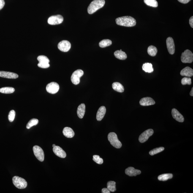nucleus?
<instances>
[{
    "instance_id": "f257e3e1",
    "label": "nucleus",
    "mask_w": 193,
    "mask_h": 193,
    "mask_svg": "<svg viewBox=\"0 0 193 193\" xmlns=\"http://www.w3.org/2000/svg\"><path fill=\"white\" fill-rule=\"evenodd\" d=\"M117 24L119 26L126 27H132L135 26L136 21L132 17L124 16L117 18L115 20Z\"/></svg>"
},
{
    "instance_id": "f03ea898",
    "label": "nucleus",
    "mask_w": 193,
    "mask_h": 193,
    "mask_svg": "<svg viewBox=\"0 0 193 193\" xmlns=\"http://www.w3.org/2000/svg\"><path fill=\"white\" fill-rule=\"evenodd\" d=\"M104 0H94L90 4L87 11L89 14L94 13L99 9L103 7L105 4Z\"/></svg>"
},
{
    "instance_id": "7ed1b4c3",
    "label": "nucleus",
    "mask_w": 193,
    "mask_h": 193,
    "mask_svg": "<svg viewBox=\"0 0 193 193\" xmlns=\"http://www.w3.org/2000/svg\"><path fill=\"white\" fill-rule=\"evenodd\" d=\"M108 139L110 144L117 148H120L122 146L121 142L118 138L115 132H110L108 136Z\"/></svg>"
},
{
    "instance_id": "20e7f679",
    "label": "nucleus",
    "mask_w": 193,
    "mask_h": 193,
    "mask_svg": "<svg viewBox=\"0 0 193 193\" xmlns=\"http://www.w3.org/2000/svg\"><path fill=\"white\" fill-rule=\"evenodd\" d=\"M14 185L19 189H22L27 186V183L24 179L18 176H14L12 179Z\"/></svg>"
},
{
    "instance_id": "39448f33",
    "label": "nucleus",
    "mask_w": 193,
    "mask_h": 193,
    "mask_svg": "<svg viewBox=\"0 0 193 193\" xmlns=\"http://www.w3.org/2000/svg\"><path fill=\"white\" fill-rule=\"evenodd\" d=\"M181 61L183 63H192L193 61V54L192 52L189 50H185L182 54Z\"/></svg>"
},
{
    "instance_id": "423d86ee",
    "label": "nucleus",
    "mask_w": 193,
    "mask_h": 193,
    "mask_svg": "<svg viewBox=\"0 0 193 193\" xmlns=\"http://www.w3.org/2000/svg\"><path fill=\"white\" fill-rule=\"evenodd\" d=\"M84 74V72L81 69H77L74 71L71 77V80L74 85H77L80 83V79Z\"/></svg>"
},
{
    "instance_id": "0eeeda50",
    "label": "nucleus",
    "mask_w": 193,
    "mask_h": 193,
    "mask_svg": "<svg viewBox=\"0 0 193 193\" xmlns=\"http://www.w3.org/2000/svg\"><path fill=\"white\" fill-rule=\"evenodd\" d=\"M37 60L39 62L38 64V66L39 67L42 69H47L50 67V64H49L50 60L47 57L41 55L38 57Z\"/></svg>"
},
{
    "instance_id": "6e6552de",
    "label": "nucleus",
    "mask_w": 193,
    "mask_h": 193,
    "mask_svg": "<svg viewBox=\"0 0 193 193\" xmlns=\"http://www.w3.org/2000/svg\"><path fill=\"white\" fill-rule=\"evenodd\" d=\"M33 151L35 156L41 162H43L45 159V154L42 149L38 145H34L33 148Z\"/></svg>"
},
{
    "instance_id": "1a4fd4ad",
    "label": "nucleus",
    "mask_w": 193,
    "mask_h": 193,
    "mask_svg": "<svg viewBox=\"0 0 193 193\" xmlns=\"http://www.w3.org/2000/svg\"><path fill=\"white\" fill-rule=\"evenodd\" d=\"M63 21V18L62 16L57 15L50 17L48 19V23L50 25H57L62 23Z\"/></svg>"
},
{
    "instance_id": "9d476101",
    "label": "nucleus",
    "mask_w": 193,
    "mask_h": 193,
    "mask_svg": "<svg viewBox=\"0 0 193 193\" xmlns=\"http://www.w3.org/2000/svg\"><path fill=\"white\" fill-rule=\"evenodd\" d=\"M154 131L152 129H150L145 131L141 134L139 137V141L141 143H144L148 140L150 137L153 135Z\"/></svg>"
},
{
    "instance_id": "9b49d317",
    "label": "nucleus",
    "mask_w": 193,
    "mask_h": 193,
    "mask_svg": "<svg viewBox=\"0 0 193 193\" xmlns=\"http://www.w3.org/2000/svg\"><path fill=\"white\" fill-rule=\"evenodd\" d=\"M46 89L49 93L54 94L59 91V86L56 82H52L47 85Z\"/></svg>"
},
{
    "instance_id": "f8f14e48",
    "label": "nucleus",
    "mask_w": 193,
    "mask_h": 193,
    "mask_svg": "<svg viewBox=\"0 0 193 193\" xmlns=\"http://www.w3.org/2000/svg\"><path fill=\"white\" fill-rule=\"evenodd\" d=\"M71 44L69 41L63 40L60 42L58 44V47L59 50L63 52H67L71 48Z\"/></svg>"
},
{
    "instance_id": "ddd939ff",
    "label": "nucleus",
    "mask_w": 193,
    "mask_h": 193,
    "mask_svg": "<svg viewBox=\"0 0 193 193\" xmlns=\"http://www.w3.org/2000/svg\"><path fill=\"white\" fill-rule=\"evenodd\" d=\"M166 45L168 50L171 55H173L175 52L174 42L172 37H169L166 39Z\"/></svg>"
},
{
    "instance_id": "4468645a",
    "label": "nucleus",
    "mask_w": 193,
    "mask_h": 193,
    "mask_svg": "<svg viewBox=\"0 0 193 193\" xmlns=\"http://www.w3.org/2000/svg\"><path fill=\"white\" fill-rule=\"evenodd\" d=\"M172 115L174 119L180 122H183L184 118L183 115L176 109L173 108L172 110Z\"/></svg>"
},
{
    "instance_id": "2eb2a0df",
    "label": "nucleus",
    "mask_w": 193,
    "mask_h": 193,
    "mask_svg": "<svg viewBox=\"0 0 193 193\" xmlns=\"http://www.w3.org/2000/svg\"><path fill=\"white\" fill-rule=\"evenodd\" d=\"M140 104L142 106H149L154 105L155 102L151 97H146L142 98L140 101Z\"/></svg>"
},
{
    "instance_id": "dca6fc26",
    "label": "nucleus",
    "mask_w": 193,
    "mask_h": 193,
    "mask_svg": "<svg viewBox=\"0 0 193 193\" xmlns=\"http://www.w3.org/2000/svg\"><path fill=\"white\" fill-rule=\"evenodd\" d=\"M0 77L9 79H16L18 77V75L14 73L0 71Z\"/></svg>"
},
{
    "instance_id": "f3484780",
    "label": "nucleus",
    "mask_w": 193,
    "mask_h": 193,
    "mask_svg": "<svg viewBox=\"0 0 193 193\" xmlns=\"http://www.w3.org/2000/svg\"><path fill=\"white\" fill-rule=\"evenodd\" d=\"M125 173L129 176H136L141 173V171L136 170L133 167H130L126 169Z\"/></svg>"
},
{
    "instance_id": "a211bd4d",
    "label": "nucleus",
    "mask_w": 193,
    "mask_h": 193,
    "mask_svg": "<svg viewBox=\"0 0 193 193\" xmlns=\"http://www.w3.org/2000/svg\"><path fill=\"white\" fill-rule=\"evenodd\" d=\"M53 151L56 156L62 158H65L66 157V153L61 147L56 146L53 148Z\"/></svg>"
},
{
    "instance_id": "6ab92c4d",
    "label": "nucleus",
    "mask_w": 193,
    "mask_h": 193,
    "mask_svg": "<svg viewBox=\"0 0 193 193\" xmlns=\"http://www.w3.org/2000/svg\"><path fill=\"white\" fill-rule=\"evenodd\" d=\"M106 111V109L104 106L101 107L99 108L96 115V119L98 121H101L103 119L105 115Z\"/></svg>"
},
{
    "instance_id": "aec40b11",
    "label": "nucleus",
    "mask_w": 193,
    "mask_h": 193,
    "mask_svg": "<svg viewBox=\"0 0 193 193\" xmlns=\"http://www.w3.org/2000/svg\"><path fill=\"white\" fill-rule=\"evenodd\" d=\"M180 74L183 76L191 77L193 76V70L190 67H187L182 69Z\"/></svg>"
},
{
    "instance_id": "412c9836",
    "label": "nucleus",
    "mask_w": 193,
    "mask_h": 193,
    "mask_svg": "<svg viewBox=\"0 0 193 193\" xmlns=\"http://www.w3.org/2000/svg\"><path fill=\"white\" fill-rule=\"evenodd\" d=\"M63 135L68 138H72L74 136V132L71 128L69 127H66L63 129Z\"/></svg>"
},
{
    "instance_id": "4be33fe9",
    "label": "nucleus",
    "mask_w": 193,
    "mask_h": 193,
    "mask_svg": "<svg viewBox=\"0 0 193 193\" xmlns=\"http://www.w3.org/2000/svg\"><path fill=\"white\" fill-rule=\"evenodd\" d=\"M85 110V106L84 103H82L79 106L77 110V114L79 118L82 119L84 116Z\"/></svg>"
},
{
    "instance_id": "5701e85b",
    "label": "nucleus",
    "mask_w": 193,
    "mask_h": 193,
    "mask_svg": "<svg viewBox=\"0 0 193 193\" xmlns=\"http://www.w3.org/2000/svg\"><path fill=\"white\" fill-rule=\"evenodd\" d=\"M114 55L115 57L120 60H125L127 58V55L125 52L122 50H116L115 52Z\"/></svg>"
},
{
    "instance_id": "b1692460",
    "label": "nucleus",
    "mask_w": 193,
    "mask_h": 193,
    "mask_svg": "<svg viewBox=\"0 0 193 193\" xmlns=\"http://www.w3.org/2000/svg\"><path fill=\"white\" fill-rule=\"evenodd\" d=\"M112 87L114 90L118 92L122 93L124 91V87L119 82H114L112 84Z\"/></svg>"
},
{
    "instance_id": "393cba45",
    "label": "nucleus",
    "mask_w": 193,
    "mask_h": 193,
    "mask_svg": "<svg viewBox=\"0 0 193 193\" xmlns=\"http://www.w3.org/2000/svg\"><path fill=\"white\" fill-rule=\"evenodd\" d=\"M142 69L145 72L151 73L153 72L154 69L152 67V65L151 63H146L142 66Z\"/></svg>"
},
{
    "instance_id": "a878e982",
    "label": "nucleus",
    "mask_w": 193,
    "mask_h": 193,
    "mask_svg": "<svg viewBox=\"0 0 193 193\" xmlns=\"http://www.w3.org/2000/svg\"><path fill=\"white\" fill-rule=\"evenodd\" d=\"M173 178V175L171 173H166L161 175L158 176V179L159 181H166Z\"/></svg>"
},
{
    "instance_id": "bb28decb",
    "label": "nucleus",
    "mask_w": 193,
    "mask_h": 193,
    "mask_svg": "<svg viewBox=\"0 0 193 193\" xmlns=\"http://www.w3.org/2000/svg\"><path fill=\"white\" fill-rule=\"evenodd\" d=\"M148 54L150 56L154 57L156 56L157 53V50L156 47L153 45H150L148 49Z\"/></svg>"
},
{
    "instance_id": "cd10ccee",
    "label": "nucleus",
    "mask_w": 193,
    "mask_h": 193,
    "mask_svg": "<svg viewBox=\"0 0 193 193\" xmlns=\"http://www.w3.org/2000/svg\"><path fill=\"white\" fill-rule=\"evenodd\" d=\"M15 91V88L11 87H5L0 89V92L4 94H10Z\"/></svg>"
},
{
    "instance_id": "c85d7f7f",
    "label": "nucleus",
    "mask_w": 193,
    "mask_h": 193,
    "mask_svg": "<svg viewBox=\"0 0 193 193\" xmlns=\"http://www.w3.org/2000/svg\"><path fill=\"white\" fill-rule=\"evenodd\" d=\"M116 183L113 181H110L107 183V188L110 192H114L116 190Z\"/></svg>"
},
{
    "instance_id": "c756f323",
    "label": "nucleus",
    "mask_w": 193,
    "mask_h": 193,
    "mask_svg": "<svg viewBox=\"0 0 193 193\" xmlns=\"http://www.w3.org/2000/svg\"><path fill=\"white\" fill-rule=\"evenodd\" d=\"M112 42L110 39H104L101 41L99 43V47L101 48H105V47L109 46L112 45Z\"/></svg>"
},
{
    "instance_id": "7c9ffc66",
    "label": "nucleus",
    "mask_w": 193,
    "mask_h": 193,
    "mask_svg": "<svg viewBox=\"0 0 193 193\" xmlns=\"http://www.w3.org/2000/svg\"><path fill=\"white\" fill-rule=\"evenodd\" d=\"M144 2L148 6L153 7H157L158 6L156 0H144Z\"/></svg>"
},
{
    "instance_id": "2f4dec72",
    "label": "nucleus",
    "mask_w": 193,
    "mask_h": 193,
    "mask_svg": "<svg viewBox=\"0 0 193 193\" xmlns=\"http://www.w3.org/2000/svg\"><path fill=\"white\" fill-rule=\"evenodd\" d=\"M38 122V120L36 119V118H33V119L30 120L29 122H28L26 128L27 129H29L32 127L37 125Z\"/></svg>"
},
{
    "instance_id": "473e14b6",
    "label": "nucleus",
    "mask_w": 193,
    "mask_h": 193,
    "mask_svg": "<svg viewBox=\"0 0 193 193\" xmlns=\"http://www.w3.org/2000/svg\"><path fill=\"white\" fill-rule=\"evenodd\" d=\"M164 149V147H160V148H155L150 151L149 154L150 155L153 156L163 151Z\"/></svg>"
},
{
    "instance_id": "72a5a7b5",
    "label": "nucleus",
    "mask_w": 193,
    "mask_h": 193,
    "mask_svg": "<svg viewBox=\"0 0 193 193\" xmlns=\"http://www.w3.org/2000/svg\"><path fill=\"white\" fill-rule=\"evenodd\" d=\"M93 160L96 164H102L103 162V159L100 158L99 156L96 155L93 156Z\"/></svg>"
},
{
    "instance_id": "f704fd0d",
    "label": "nucleus",
    "mask_w": 193,
    "mask_h": 193,
    "mask_svg": "<svg viewBox=\"0 0 193 193\" xmlns=\"http://www.w3.org/2000/svg\"><path fill=\"white\" fill-rule=\"evenodd\" d=\"M15 110H12L9 112L8 118L10 122H12L13 121L15 118Z\"/></svg>"
},
{
    "instance_id": "c9c22d12",
    "label": "nucleus",
    "mask_w": 193,
    "mask_h": 193,
    "mask_svg": "<svg viewBox=\"0 0 193 193\" xmlns=\"http://www.w3.org/2000/svg\"><path fill=\"white\" fill-rule=\"evenodd\" d=\"M181 83L183 85H191V79L190 78H187V77H184V78L182 79Z\"/></svg>"
},
{
    "instance_id": "e433bc0d",
    "label": "nucleus",
    "mask_w": 193,
    "mask_h": 193,
    "mask_svg": "<svg viewBox=\"0 0 193 193\" xmlns=\"http://www.w3.org/2000/svg\"><path fill=\"white\" fill-rule=\"evenodd\" d=\"M5 2L4 0H0V10L4 7Z\"/></svg>"
},
{
    "instance_id": "4c0bfd02",
    "label": "nucleus",
    "mask_w": 193,
    "mask_h": 193,
    "mask_svg": "<svg viewBox=\"0 0 193 193\" xmlns=\"http://www.w3.org/2000/svg\"><path fill=\"white\" fill-rule=\"evenodd\" d=\"M180 2L183 4H187L189 3L191 0H178Z\"/></svg>"
},
{
    "instance_id": "58836bf2",
    "label": "nucleus",
    "mask_w": 193,
    "mask_h": 193,
    "mask_svg": "<svg viewBox=\"0 0 193 193\" xmlns=\"http://www.w3.org/2000/svg\"><path fill=\"white\" fill-rule=\"evenodd\" d=\"M102 193H110V191L107 188H103L102 190Z\"/></svg>"
},
{
    "instance_id": "ea45409f",
    "label": "nucleus",
    "mask_w": 193,
    "mask_h": 193,
    "mask_svg": "<svg viewBox=\"0 0 193 193\" xmlns=\"http://www.w3.org/2000/svg\"><path fill=\"white\" fill-rule=\"evenodd\" d=\"M189 23L191 27L192 28H193V17H191L189 20Z\"/></svg>"
},
{
    "instance_id": "a19ab883",
    "label": "nucleus",
    "mask_w": 193,
    "mask_h": 193,
    "mask_svg": "<svg viewBox=\"0 0 193 193\" xmlns=\"http://www.w3.org/2000/svg\"><path fill=\"white\" fill-rule=\"evenodd\" d=\"M190 95L191 96H193V88L192 87V89H191L190 92Z\"/></svg>"
},
{
    "instance_id": "79ce46f5",
    "label": "nucleus",
    "mask_w": 193,
    "mask_h": 193,
    "mask_svg": "<svg viewBox=\"0 0 193 193\" xmlns=\"http://www.w3.org/2000/svg\"><path fill=\"white\" fill-rule=\"evenodd\" d=\"M56 146V145H55V144H53V146H53V148H54V147H55V146Z\"/></svg>"
},
{
    "instance_id": "37998d69",
    "label": "nucleus",
    "mask_w": 193,
    "mask_h": 193,
    "mask_svg": "<svg viewBox=\"0 0 193 193\" xmlns=\"http://www.w3.org/2000/svg\"><path fill=\"white\" fill-rule=\"evenodd\" d=\"M121 50V51H122V50Z\"/></svg>"
}]
</instances>
